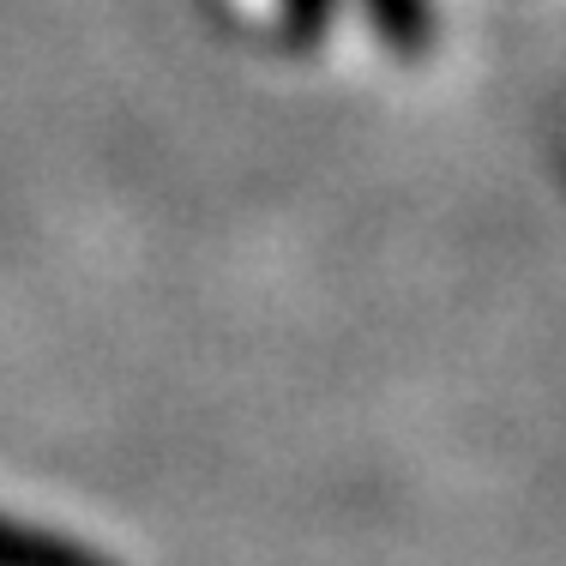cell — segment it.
I'll use <instances>...</instances> for the list:
<instances>
[{
    "label": "cell",
    "instance_id": "6da1fadb",
    "mask_svg": "<svg viewBox=\"0 0 566 566\" xmlns=\"http://www.w3.org/2000/svg\"><path fill=\"white\" fill-rule=\"evenodd\" d=\"M326 7H332V0H283V24H290L295 43H307V36H314V24L326 19Z\"/></svg>",
    "mask_w": 566,
    "mask_h": 566
}]
</instances>
